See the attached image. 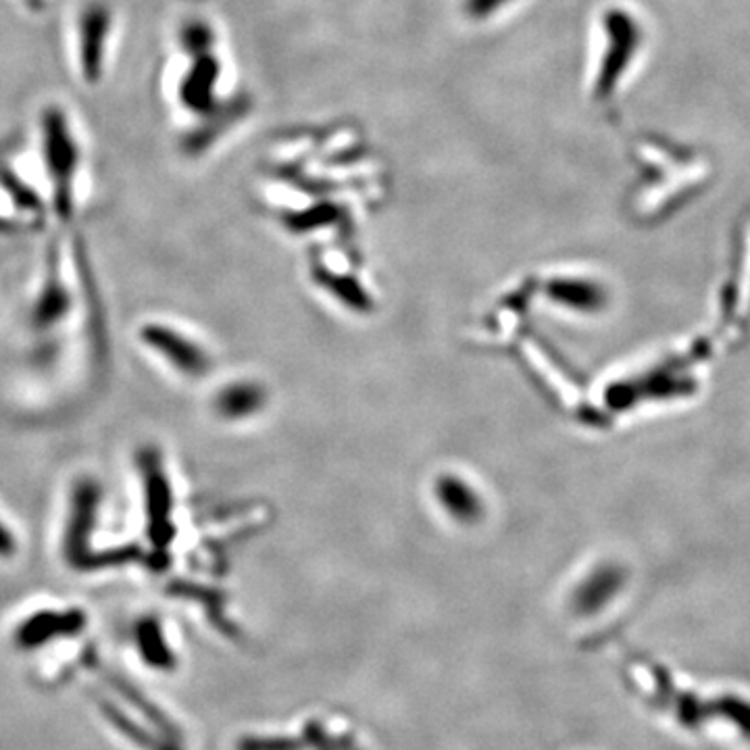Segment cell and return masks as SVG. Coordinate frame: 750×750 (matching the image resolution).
<instances>
[{"label": "cell", "instance_id": "7a4b0ae2", "mask_svg": "<svg viewBox=\"0 0 750 750\" xmlns=\"http://www.w3.org/2000/svg\"><path fill=\"white\" fill-rule=\"evenodd\" d=\"M86 625V618L78 611H44L38 615H32L27 622H23L18 630V643L22 646H38V644L55 641L59 636H73Z\"/></svg>", "mask_w": 750, "mask_h": 750}, {"label": "cell", "instance_id": "8992f818", "mask_svg": "<svg viewBox=\"0 0 750 750\" xmlns=\"http://www.w3.org/2000/svg\"><path fill=\"white\" fill-rule=\"evenodd\" d=\"M498 2L500 0H473V11L475 13H486V11L494 9Z\"/></svg>", "mask_w": 750, "mask_h": 750}, {"label": "cell", "instance_id": "5b68a950", "mask_svg": "<svg viewBox=\"0 0 750 750\" xmlns=\"http://www.w3.org/2000/svg\"><path fill=\"white\" fill-rule=\"evenodd\" d=\"M15 555V538L11 530L0 521V558H9Z\"/></svg>", "mask_w": 750, "mask_h": 750}, {"label": "cell", "instance_id": "3957f363", "mask_svg": "<svg viewBox=\"0 0 750 750\" xmlns=\"http://www.w3.org/2000/svg\"><path fill=\"white\" fill-rule=\"evenodd\" d=\"M142 338L149 346L157 348V353H161L173 365H177V369H182V371L200 373L205 369L203 367L205 365L203 355H198V350L186 338H180L175 332L168 330V327L149 325V327H145Z\"/></svg>", "mask_w": 750, "mask_h": 750}, {"label": "cell", "instance_id": "277c9868", "mask_svg": "<svg viewBox=\"0 0 750 750\" xmlns=\"http://www.w3.org/2000/svg\"><path fill=\"white\" fill-rule=\"evenodd\" d=\"M138 646H140V655L152 669H161V671H170L175 665V657H173L170 646L163 638L161 627L154 622L140 623L138 627Z\"/></svg>", "mask_w": 750, "mask_h": 750}, {"label": "cell", "instance_id": "6da1fadb", "mask_svg": "<svg viewBox=\"0 0 750 750\" xmlns=\"http://www.w3.org/2000/svg\"><path fill=\"white\" fill-rule=\"evenodd\" d=\"M650 678V703L665 711L678 726L690 731L707 728L708 724H726L750 742V699L742 694L703 696L676 682L664 665L644 664Z\"/></svg>", "mask_w": 750, "mask_h": 750}]
</instances>
